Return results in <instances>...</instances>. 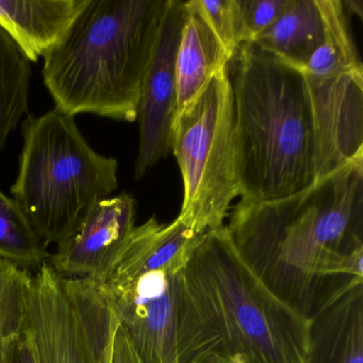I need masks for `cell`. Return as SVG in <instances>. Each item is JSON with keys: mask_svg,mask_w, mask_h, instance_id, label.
<instances>
[{"mask_svg": "<svg viewBox=\"0 0 363 363\" xmlns=\"http://www.w3.org/2000/svg\"><path fill=\"white\" fill-rule=\"evenodd\" d=\"M48 247L18 201L0 191V258L35 273L50 260Z\"/></svg>", "mask_w": 363, "mask_h": 363, "instance_id": "cell-17", "label": "cell"}, {"mask_svg": "<svg viewBox=\"0 0 363 363\" xmlns=\"http://www.w3.org/2000/svg\"><path fill=\"white\" fill-rule=\"evenodd\" d=\"M343 3L344 9L347 14H357L359 18H363V3L361 0H346L342 1Z\"/></svg>", "mask_w": 363, "mask_h": 363, "instance_id": "cell-23", "label": "cell"}, {"mask_svg": "<svg viewBox=\"0 0 363 363\" xmlns=\"http://www.w3.org/2000/svg\"><path fill=\"white\" fill-rule=\"evenodd\" d=\"M226 228L264 286L311 320L363 284V159L286 199H241Z\"/></svg>", "mask_w": 363, "mask_h": 363, "instance_id": "cell-1", "label": "cell"}, {"mask_svg": "<svg viewBox=\"0 0 363 363\" xmlns=\"http://www.w3.org/2000/svg\"><path fill=\"white\" fill-rule=\"evenodd\" d=\"M310 320L242 259L226 225L207 231L180 277L177 363H307Z\"/></svg>", "mask_w": 363, "mask_h": 363, "instance_id": "cell-2", "label": "cell"}, {"mask_svg": "<svg viewBox=\"0 0 363 363\" xmlns=\"http://www.w3.org/2000/svg\"><path fill=\"white\" fill-rule=\"evenodd\" d=\"M184 27L176 58L177 114L192 103L230 57L193 3L184 1ZM176 114V116H177Z\"/></svg>", "mask_w": 363, "mask_h": 363, "instance_id": "cell-13", "label": "cell"}, {"mask_svg": "<svg viewBox=\"0 0 363 363\" xmlns=\"http://www.w3.org/2000/svg\"><path fill=\"white\" fill-rule=\"evenodd\" d=\"M323 41L324 23L318 0H289L275 23L254 43L301 71Z\"/></svg>", "mask_w": 363, "mask_h": 363, "instance_id": "cell-15", "label": "cell"}, {"mask_svg": "<svg viewBox=\"0 0 363 363\" xmlns=\"http://www.w3.org/2000/svg\"><path fill=\"white\" fill-rule=\"evenodd\" d=\"M195 7L213 31L228 56L241 46L240 22L235 0H193Z\"/></svg>", "mask_w": 363, "mask_h": 363, "instance_id": "cell-19", "label": "cell"}, {"mask_svg": "<svg viewBox=\"0 0 363 363\" xmlns=\"http://www.w3.org/2000/svg\"><path fill=\"white\" fill-rule=\"evenodd\" d=\"M111 363H142L141 359L138 356L133 344L129 341L120 324L114 333Z\"/></svg>", "mask_w": 363, "mask_h": 363, "instance_id": "cell-21", "label": "cell"}, {"mask_svg": "<svg viewBox=\"0 0 363 363\" xmlns=\"http://www.w3.org/2000/svg\"><path fill=\"white\" fill-rule=\"evenodd\" d=\"M307 363H363V284L310 320Z\"/></svg>", "mask_w": 363, "mask_h": 363, "instance_id": "cell-14", "label": "cell"}, {"mask_svg": "<svg viewBox=\"0 0 363 363\" xmlns=\"http://www.w3.org/2000/svg\"><path fill=\"white\" fill-rule=\"evenodd\" d=\"M228 75L239 196L278 201L315 184V127L303 72L245 43L228 63Z\"/></svg>", "mask_w": 363, "mask_h": 363, "instance_id": "cell-3", "label": "cell"}, {"mask_svg": "<svg viewBox=\"0 0 363 363\" xmlns=\"http://www.w3.org/2000/svg\"><path fill=\"white\" fill-rule=\"evenodd\" d=\"M33 272L0 258V363L8 346L24 327Z\"/></svg>", "mask_w": 363, "mask_h": 363, "instance_id": "cell-18", "label": "cell"}, {"mask_svg": "<svg viewBox=\"0 0 363 363\" xmlns=\"http://www.w3.org/2000/svg\"><path fill=\"white\" fill-rule=\"evenodd\" d=\"M173 152L184 182L178 220L197 233L224 225L239 196L233 145V96L228 67L176 116Z\"/></svg>", "mask_w": 363, "mask_h": 363, "instance_id": "cell-7", "label": "cell"}, {"mask_svg": "<svg viewBox=\"0 0 363 363\" xmlns=\"http://www.w3.org/2000/svg\"><path fill=\"white\" fill-rule=\"evenodd\" d=\"M242 44L254 43L277 20L289 0H235Z\"/></svg>", "mask_w": 363, "mask_h": 363, "instance_id": "cell-20", "label": "cell"}, {"mask_svg": "<svg viewBox=\"0 0 363 363\" xmlns=\"http://www.w3.org/2000/svg\"><path fill=\"white\" fill-rule=\"evenodd\" d=\"M118 324L92 280L63 277L48 262L33 274L23 329L35 363H111Z\"/></svg>", "mask_w": 363, "mask_h": 363, "instance_id": "cell-8", "label": "cell"}, {"mask_svg": "<svg viewBox=\"0 0 363 363\" xmlns=\"http://www.w3.org/2000/svg\"><path fill=\"white\" fill-rule=\"evenodd\" d=\"M169 0H88L62 39L44 55V84L56 107L137 121L144 76Z\"/></svg>", "mask_w": 363, "mask_h": 363, "instance_id": "cell-4", "label": "cell"}, {"mask_svg": "<svg viewBox=\"0 0 363 363\" xmlns=\"http://www.w3.org/2000/svg\"><path fill=\"white\" fill-rule=\"evenodd\" d=\"M184 1L169 0L152 61L144 76L138 118L139 150L135 177L139 180L171 152L177 114L176 58L184 27Z\"/></svg>", "mask_w": 363, "mask_h": 363, "instance_id": "cell-10", "label": "cell"}, {"mask_svg": "<svg viewBox=\"0 0 363 363\" xmlns=\"http://www.w3.org/2000/svg\"><path fill=\"white\" fill-rule=\"evenodd\" d=\"M318 147V177L363 159V65L340 55L303 69Z\"/></svg>", "mask_w": 363, "mask_h": 363, "instance_id": "cell-9", "label": "cell"}, {"mask_svg": "<svg viewBox=\"0 0 363 363\" xmlns=\"http://www.w3.org/2000/svg\"><path fill=\"white\" fill-rule=\"evenodd\" d=\"M31 75L28 59L0 28V150L28 112Z\"/></svg>", "mask_w": 363, "mask_h": 363, "instance_id": "cell-16", "label": "cell"}, {"mask_svg": "<svg viewBox=\"0 0 363 363\" xmlns=\"http://www.w3.org/2000/svg\"><path fill=\"white\" fill-rule=\"evenodd\" d=\"M6 363H35L24 329L10 342Z\"/></svg>", "mask_w": 363, "mask_h": 363, "instance_id": "cell-22", "label": "cell"}, {"mask_svg": "<svg viewBox=\"0 0 363 363\" xmlns=\"http://www.w3.org/2000/svg\"><path fill=\"white\" fill-rule=\"evenodd\" d=\"M137 201L126 192L93 203L48 263L72 279L99 282L135 229Z\"/></svg>", "mask_w": 363, "mask_h": 363, "instance_id": "cell-11", "label": "cell"}, {"mask_svg": "<svg viewBox=\"0 0 363 363\" xmlns=\"http://www.w3.org/2000/svg\"><path fill=\"white\" fill-rule=\"evenodd\" d=\"M24 140L11 194L46 245L62 243L89 208L118 189V161L95 152L59 108L22 123Z\"/></svg>", "mask_w": 363, "mask_h": 363, "instance_id": "cell-5", "label": "cell"}, {"mask_svg": "<svg viewBox=\"0 0 363 363\" xmlns=\"http://www.w3.org/2000/svg\"><path fill=\"white\" fill-rule=\"evenodd\" d=\"M203 235L176 218L135 226L107 273L95 282L142 363H177L180 277Z\"/></svg>", "mask_w": 363, "mask_h": 363, "instance_id": "cell-6", "label": "cell"}, {"mask_svg": "<svg viewBox=\"0 0 363 363\" xmlns=\"http://www.w3.org/2000/svg\"><path fill=\"white\" fill-rule=\"evenodd\" d=\"M88 0H0V28L37 63L69 30Z\"/></svg>", "mask_w": 363, "mask_h": 363, "instance_id": "cell-12", "label": "cell"}]
</instances>
